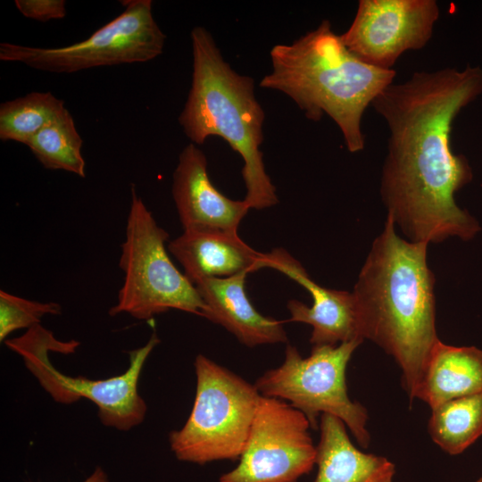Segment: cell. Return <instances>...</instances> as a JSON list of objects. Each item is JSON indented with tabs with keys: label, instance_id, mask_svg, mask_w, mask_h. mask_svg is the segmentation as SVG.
Returning a JSON list of instances; mask_svg holds the SVG:
<instances>
[{
	"label": "cell",
	"instance_id": "obj_10",
	"mask_svg": "<svg viewBox=\"0 0 482 482\" xmlns=\"http://www.w3.org/2000/svg\"><path fill=\"white\" fill-rule=\"evenodd\" d=\"M311 428L288 403L262 395L239 462L219 482H297L316 464Z\"/></svg>",
	"mask_w": 482,
	"mask_h": 482
},
{
	"label": "cell",
	"instance_id": "obj_2",
	"mask_svg": "<svg viewBox=\"0 0 482 482\" xmlns=\"http://www.w3.org/2000/svg\"><path fill=\"white\" fill-rule=\"evenodd\" d=\"M428 243L402 238L386 215L353 287L362 338L392 356L411 401L430 353L440 339L436 328L435 276Z\"/></svg>",
	"mask_w": 482,
	"mask_h": 482
},
{
	"label": "cell",
	"instance_id": "obj_9",
	"mask_svg": "<svg viewBox=\"0 0 482 482\" xmlns=\"http://www.w3.org/2000/svg\"><path fill=\"white\" fill-rule=\"evenodd\" d=\"M123 12L89 37L65 46L0 44V60L21 62L53 73H73L101 66L145 62L161 55L166 40L151 0L122 1Z\"/></svg>",
	"mask_w": 482,
	"mask_h": 482
},
{
	"label": "cell",
	"instance_id": "obj_20",
	"mask_svg": "<svg viewBox=\"0 0 482 482\" xmlns=\"http://www.w3.org/2000/svg\"><path fill=\"white\" fill-rule=\"evenodd\" d=\"M51 92H31L0 105V139L26 145L65 110Z\"/></svg>",
	"mask_w": 482,
	"mask_h": 482
},
{
	"label": "cell",
	"instance_id": "obj_19",
	"mask_svg": "<svg viewBox=\"0 0 482 482\" xmlns=\"http://www.w3.org/2000/svg\"><path fill=\"white\" fill-rule=\"evenodd\" d=\"M82 145L83 139L67 109L26 144L46 169L62 170L84 178Z\"/></svg>",
	"mask_w": 482,
	"mask_h": 482
},
{
	"label": "cell",
	"instance_id": "obj_23",
	"mask_svg": "<svg viewBox=\"0 0 482 482\" xmlns=\"http://www.w3.org/2000/svg\"><path fill=\"white\" fill-rule=\"evenodd\" d=\"M83 482H110L105 471L101 467H96L92 474Z\"/></svg>",
	"mask_w": 482,
	"mask_h": 482
},
{
	"label": "cell",
	"instance_id": "obj_7",
	"mask_svg": "<svg viewBox=\"0 0 482 482\" xmlns=\"http://www.w3.org/2000/svg\"><path fill=\"white\" fill-rule=\"evenodd\" d=\"M4 343L21 356L27 369L54 401L69 404L79 399L89 400L96 405L102 424L121 431L144 421L147 406L138 393V381L149 354L160 343L155 333L144 346L129 352V362L125 372L104 379L71 377L57 370L48 352L71 353L79 343L59 341L40 324Z\"/></svg>",
	"mask_w": 482,
	"mask_h": 482
},
{
	"label": "cell",
	"instance_id": "obj_13",
	"mask_svg": "<svg viewBox=\"0 0 482 482\" xmlns=\"http://www.w3.org/2000/svg\"><path fill=\"white\" fill-rule=\"evenodd\" d=\"M172 197L184 231H222L237 234L250 207L232 200L212 183L204 152L190 143L179 154L173 172Z\"/></svg>",
	"mask_w": 482,
	"mask_h": 482
},
{
	"label": "cell",
	"instance_id": "obj_15",
	"mask_svg": "<svg viewBox=\"0 0 482 482\" xmlns=\"http://www.w3.org/2000/svg\"><path fill=\"white\" fill-rule=\"evenodd\" d=\"M168 250L195 285L208 278H229L260 269L262 253L238 236L222 231H184Z\"/></svg>",
	"mask_w": 482,
	"mask_h": 482
},
{
	"label": "cell",
	"instance_id": "obj_21",
	"mask_svg": "<svg viewBox=\"0 0 482 482\" xmlns=\"http://www.w3.org/2000/svg\"><path fill=\"white\" fill-rule=\"evenodd\" d=\"M62 312L59 303H40L22 298L4 290L0 291V341L15 330L30 328L39 324L46 315H57Z\"/></svg>",
	"mask_w": 482,
	"mask_h": 482
},
{
	"label": "cell",
	"instance_id": "obj_14",
	"mask_svg": "<svg viewBox=\"0 0 482 482\" xmlns=\"http://www.w3.org/2000/svg\"><path fill=\"white\" fill-rule=\"evenodd\" d=\"M247 273L208 278L195 286L206 306L204 318L222 326L248 347L285 343L283 322L261 314L245 294Z\"/></svg>",
	"mask_w": 482,
	"mask_h": 482
},
{
	"label": "cell",
	"instance_id": "obj_11",
	"mask_svg": "<svg viewBox=\"0 0 482 482\" xmlns=\"http://www.w3.org/2000/svg\"><path fill=\"white\" fill-rule=\"evenodd\" d=\"M438 18L435 0H360L352 24L340 36L362 62L392 70L405 51L428 43Z\"/></svg>",
	"mask_w": 482,
	"mask_h": 482
},
{
	"label": "cell",
	"instance_id": "obj_22",
	"mask_svg": "<svg viewBox=\"0 0 482 482\" xmlns=\"http://www.w3.org/2000/svg\"><path fill=\"white\" fill-rule=\"evenodd\" d=\"M14 3L24 17L38 21L60 20L67 13L64 0H15Z\"/></svg>",
	"mask_w": 482,
	"mask_h": 482
},
{
	"label": "cell",
	"instance_id": "obj_12",
	"mask_svg": "<svg viewBox=\"0 0 482 482\" xmlns=\"http://www.w3.org/2000/svg\"><path fill=\"white\" fill-rule=\"evenodd\" d=\"M261 269L276 270L303 287L312 298V306L290 300V321L312 326L310 342L313 345H337L353 340L363 342L359 315L352 292L329 289L314 282L302 264L283 248L262 253Z\"/></svg>",
	"mask_w": 482,
	"mask_h": 482
},
{
	"label": "cell",
	"instance_id": "obj_24",
	"mask_svg": "<svg viewBox=\"0 0 482 482\" xmlns=\"http://www.w3.org/2000/svg\"><path fill=\"white\" fill-rule=\"evenodd\" d=\"M476 482H482V477L479 478Z\"/></svg>",
	"mask_w": 482,
	"mask_h": 482
},
{
	"label": "cell",
	"instance_id": "obj_3",
	"mask_svg": "<svg viewBox=\"0 0 482 482\" xmlns=\"http://www.w3.org/2000/svg\"><path fill=\"white\" fill-rule=\"evenodd\" d=\"M270 54L272 71L260 87L284 93L311 120L328 115L343 134L347 150H363L362 115L394 83L395 71L356 57L328 20L290 45L274 46Z\"/></svg>",
	"mask_w": 482,
	"mask_h": 482
},
{
	"label": "cell",
	"instance_id": "obj_16",
	"mask_svg": "<svg viewBox=\"0 0 482 482\" xmlns=\"http://www.w3.org/2000/svg\"><path fill=\"white\" fill-rule=\"evenodd\" d=\"M320 430L315 482H393L394 463L356 448L341 420L322 414Z\"/></svg>",
	"mask_w": 482,
	"mask_h": 482
},
{
	"label": "cell",
	"instance_id": "obj_5",
	"mask_svg": "<svg viewBox=\"0 0 482 482\" xmlns=\"http://www.w3.org/2000/svg\"><path fill=\"white\" fill-rule=\"evenodd\" d=\"M195 395L184 426L169 435L170 450L195 464L242 454L262 397L252 385L205 355L195 357Z\"/></svg>",
	"mask_w": 482,
	"mask_h": 482
},
{
	"label": "cell",
	"instance_id": "obj_1",
	"mask_svg": "<svg viewBox=\"0 0 482 482\" xmlns=\"http://www.w3.org/2000/svg\"><path fill=\"white\" fill-rule=\"evenodd\" d=\"M482 94V69L417 71L386 87L372 102L389 137L380 180L381 199L408 240H470L478 222L455 202L472 179L462 154L451 147L453 120Z\"/></svg>",
	"mask_w": 482,
	"mask_h": 482
},
{
	"label": "cell",
	"instance_id": "obj_17",
	"mask_svg": "<svg viewBox=\"0 0 482 482\" xmlns=\"http://www.w3.org/2000/svg\"><path fill=\"white\" fill-rule=\"evenodd\" d=\"M482 393V350L439 341L427 362L415 399L431 409L447 401Z\"/></svg>",
	"mask_w": 482,
	"mask_h": 482
},
{
	"label": "cell",
	"instance_id": "obj_18",
	"mask_svg": "<svg viewBox=\"0 0 482 482\" xmlns=\"http://www.w3.org/2000/svg\"><path fill=\"white\" fill-rule=\"evenodd\" d=\"M431 411L428 431L448 454L461 453L482 435V393L447 401Z\"/></svg>",
	"mask_w": 482,
	"mask_h": 482
},
{
	"label": "cell",
	"instance_id": "obj_4",
	"mask_svg": "<svg viewBox=\"0 0 482 482\" xmlns=\"http://www.w3.org/2000/svg\"><path fill=\"white\" fill-rule=\"evenodd\" d=\"M190 38L192 82L179 116L184 133L196 145L211 136L220 137L242 157L244 200L250 209L277 204L276 187L260 150L265 115L255 96L253 79L230 67L205 28L195 26Z\"/></svg>",
	"mask_w": 482,
	"mask_h": 482
},
{
	"label": "cell",
	"instance_id": "obj_8",
	"mask_svg": "<svg viewBox=\"0 0 482 482\" xmlns=\"http://www.w3.org/2000/svg\"><path fill=\"white\" fill-rule=\"evenodd\" d=\"M362 343L313 345L304 358L295 346L287 345L282 364L264 372L254 385L262 396L288 402L302 411L313 429L319 428L322 414L338 418L359 445L366 448L370 441L368 412L349 397L345 378L348 362Z\"/></svg>",
	"mask_w": 482,
	"mask_h": 482
},
{
	"label": "cell",
	"instance_id": "obj_6",
	"mask_svg": "<svg viewBox=\"0 0 482 482\" xmlns=\"http://www.w3.org/2000/svg\"><path fill=\"white\" fill-rule=\"evenodd\" d=\"M131 202L120 268L124 273L118 300L109 314L127 313L139 320L175 309L204 318L206 306L195 286L173 264L166 250L168 232L161 228L130 187Z\"/></svg>",
	"mask_w": 482,
	"mask_h": 482
}]
</instances>
